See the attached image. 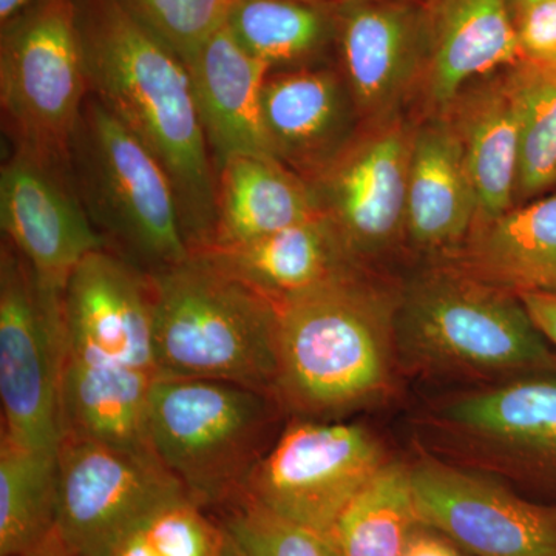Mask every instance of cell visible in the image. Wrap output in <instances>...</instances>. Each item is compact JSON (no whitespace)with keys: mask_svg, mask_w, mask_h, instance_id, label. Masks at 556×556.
<instances>
[{"mask_svg":"<svg viewBox=\"0 0 556 556\" xmlns=\"http://www.w3.org/2000/svg\"><path fill=\"white\" fill-rule=\"evenodd\" d=\"M456 266L517 295L556 294V197L475 226Z\"/></svg>","mask_w":556,"mask_h":556,"instance_id":"obj_25","label":"cell"},{"mask_svg":"<svg viewBox=\"0 0 556 556\" xmlns=\"http://www.w3.org/2000/svg\"><path fill=\"white\" fill-rule=\"evenodd\" d=\"M387 463L378 438L358 424L294 417L239 500L328 540L340 515Z\"/></svg>","mask_w":556,"mask_h":556,"instance_id":"obj_8","label":"cell"},{"mask_svg":"<svg viewBox=\"0 0 556 556\" xmlns=\"http://www.w3.org/2000/svg\"><path fill=\"white\" fill-rule=\"evenodd\" d=\"M506 80L519 124L517 197L529 199L556 182V67L521 60Z\"/></svg>","mask_w":556,"mask_h":556,"instance_id":"obj_29","label":"cell"},{"mask_svg":"<svg viewBox=\"0 0 556 556\" xmlns=\"http://www.w3.org/2000/svg\"><path fill=\"white\" fill-rule=\"evenodd\" d=\"M507 2L511 13H514V11L522 9V7L533 5V3L538 2H546V0H507Z\"/></svg>","mask_w":556,"mask_h":556,"instance_id":"obj_40","label":"cell"},{"mask_svg":"<svg viewBox=\"0 0 556 556\" xmlns=\"http://www.w3.org/2000/svg\"><path fill=\"white\" fill-rule=\"evenodd\" d=\"M417 515L475 556H556V508L466 467L424 457L412 466Z\"/></svg>","mask_w":556,"mask_h":556,"instance_id":"obj_13","label":"cell"},{"mask_svg":"<svg viewBox=\"0 0 556 556\" xmlns=\"http://www.w3.org/2000/svg\"><path fill=\"white\" fill-rule=\"evenodd\" d=\"M56 460L0 439V556L35 552L56 535Z\"/></svg>","mask_w":556,"mask_h":556,"instance_id":"obj_28","label":"cell"},{"mask_svg":"<svg viewBox=\"0 0 556 556\" xmlns=\"http://www.w3.org/2000/svg\"><path fill=\"white\" fill-rule=\"evenodd\" d=\"M219 522L249 556H338L327 538L248 501L223 508Z\"/></svg>","mask_w":556,"mask_h":556,"instance_id":"obj_31","label":"cell"},{"mask_svg":"<svg viewBox=\"0 0 556 556\" xmlns=\"http://www.w3.org/2000/svg\"><path fill=\"white\" fill-rule=\"evenodd\" d=\"M75 9L89 93L166 170L190 252L204 251L217 225V172L188 65L118 0H75Z\"/></svg>","mask_w":556,"mask_h":556,"instance_id":"obj_1","label":"cell"},{"mask_svg":"<svg viewBox=\"0 0 556 556\" xmlns=\"http://www.w3.org/2000/svg\"><path fill=\"white\" fill-rule=\"evenodd\" d=\"M442 115L455 129L478 199V225L514 208L519 124L506 75L464 90Z\"/></svg>","mask_w":556,"mask_h":556,"instance_id":"obj_24","label":"cell"},{"mask_svg":"<svg viewBox=\"0 0 556 556\" xmlns=\"http://www.w3.org/2000/svg\"><path fill=\"white\" fill-rule=\"evenodd\" d=\"M226 530V529H225ZM217 556H249L247 552L239 546L236 540L226 532L225 541L223 546L219 548Z\"/></svg>","mask_w":556,"mask_h":556,"instance_id":"obj_39","label":"cell"},{"mask_svg":"<svg viewBox=\"0 0 556 556\" xmlns=\"http://www.w3.org/2000/svg\"><path fill=\"white\" fill-rule=\"evenodd\" d=\"M146 30L166 43L188 64L193 54L222 27L232 0H118Z\"/></svg>","mask_w":556,"mask_h":556,"instance_id":"obj_30","label":"cell"},{"mask_svg":"<svg viewBox=\"0 0 556 556\" xmlns=\"http://www.w3.org/2000/svg\"><path fill=\"white\" fill-rule=\"evenodd\" d=\"M225 25L270 70L309 60L336 38L331 5L302 0H232Z\"/></svg>","mask_w":556,"mask_h":556,"instance_id":"obj_27","label":"cell"},{"mask_svg":"<svg viewBox=\"0 0 556 556\" xmlns=\"http://www.w3.org/2000/svg\"><path fill=\"white\" fill-rule=\"evenodd\" d=\"M0 223L39 283L60 291L87 255L108 249L76 192L70 164L22 146L0 172Z\"/></svg>","mask_w":556,"mask_h":556,"instance_id":"obj_14","label":"cell"},{"mask_svg":"<svg viewBox=\"0 0 556 556\" xmlns=\"http://www.w3.org/2000/svg\"><path fill=\"white\" fill-rule=\"evenodd\" d=\"M186 65L215 172L236 155L274 156L262 102L269 65L241 49L225 24Z\"/></svg>","mask_w":556,"mask_h":556,"instance_id":"obj_17","label":"cell"},{"mask_svg":"<svg viewBox=\"0 0 556 556\" xmlns=\"http://www.w3.org/2000/svg\"><path fill=\"white\" fill-rule=\"evenodd\" d=\"M155 376L124 367L61 338L60 407L62 438L155 456L150 445L149 396Z\"/></svg>","mask_w":556,"mask_h":556,"instance_id":"obj_18","label":"cell"},{"mask_svg":"<svg viewBox=\"0 0 556 556\" xmlns=\"http://www.w3.org/2000/svg\"><path fill=\"white\" fill-rule=\"evenodd\" d=\"M527 311L556 351V294H525L519 295Z\"/></svg>","mask_w":556,"mask_h":556,"instance_id":"obj_35","label":"cell"},{"mask_svg":"<svg viewBox=\"0 0 556 556\" xmlns=\"http://www.w3.org/2000/svg\"><path fill=\"white\" fill-rule=\"evenodd\" d=\"M331 10L354 104L365 115H387L426 76V5L419 0H334Z\"/></svg>","mask_w":556,"mask_h":556,"instance_id":"obj_16","label":"cell"},{"mask_svg":"<svg viewBox=\"0 0 556 556\" xmlns=\"http://www.w3.org/2000/svg\"><path fill=\"white\" fill-rule=\"evenodd\" d=\"M83 206L108 249L146 274L192 255L177 193L155 156L89 93L68 153Z\"/></svg>","mask_w":556,"mask_h":556,"instance_id":"obj_6","label":"cell"},{"mask_svg":"<svg viewBox=\"0 0 556 556\" xmlns=\"http://www.w3.org/2000/svg\"><path fill=\"white\" fill-rule=\"evenodd\" d=\"M477 223V192L463 146L441 115L413 135L405 232L416 247L441 251L463 243Z\"/></svg>","mask_w":556,"mask_h":556,"instance_id":"obj_21","label":"cell"},{"mask_svg":"<svg viewBox=\"0 0 556 556\" xmlns=\"http://www.w3.org/2000/svg\"><path fill=\"white\" fill-rule=\"evenodd\" d=\"M397 299L351 266L277 302L276 397L325 419L378 401L396 362Z\"/></svg>","mask_w":556,"mask_h":556,"instance_id":"obj_2","label":"cell"},{"mask_svg":"<svg viewBox=\"0 0 556 556\" xmlns=\"http://www.w3.org/2000/svg\"><path fill=\"white\" fill-rule=\"evenodd\" d=\"M511 16L521 60L556 67V0L522 7Z\"/></svg>","mask_w":556,"mask_h":556,"instance_id":"obj_33","label":"cell"},{"mask_svg":"<svg viewBox=\"0 0 556 556\" xmlns=\"http://www.w3.org/2000/svg\"><path fill=\"white\" fill-rule=\"evenodd\" d=\"M302 2L317 3V5H331L334 0H302Z\"/></svg>","mask_w":556,"mask_h":556,"instance_id":"obj_41","label":"cell"},{"mask_svg":"<svg viewBox=\"0 0 556 556\" xmlns=\"http://www.w3.org/2000/svg\"><path fill=\"white\" fill-rule=\"evenodd\" d=\"M274 394L207 379L156 378L149 396L150 445L190 500L225 508L280 434Z\"/></svg>","mask_w":556,"mask_h":556,"instance_id":"obj_5","label":"cell"},{"mask_svg":"<svg viewBox=\"0 0 556 556\" xmlns=\"http://www.w3.org/2000/svg\"><path fill=\"white\" fill-rule=\"evenodd\" d=\"M142 527L160 556H217L226 536L222 522L215 525L188 495L159 508Z\"/></svg>","mask_w":556,"mask_h":556,"instance_id":"obj_32","label":"cell"},{"mask_svg":"<svg viewBox=\"0 0 556 556\" xmlns=\"http://www.w3.org/2000/svg\"><path fill=\"white\" fill-rule=\"evenodd\" d=\"M430 28L428 100L442 113L471 80L521 61L507 0H424Z\"/></svg>","mask_w":556,"mask_h":556,"instance_id":"obj_19","label":"cell"},{"mask_svg":"<svg viewBox=\"0 0 556 556\" xmlns=\"http://www.w3.org/2000/svg\"><path fill=\"white\" fill-rule=\"evenodd\" d=\"M419 2H424V0H419Z\"/></svg>","mask_w":556,"mask_h":556,"instance_id":"obj_42","label":"cell"},{"mask_svg":"<svg viewBox=\"0 0 556 556\" xmlns=\"http://www.w3.org/2000/svg\"><path fill=\"white\" fill-rule=\"evenodd\" d=\"M150 277L159 378L222 380L276 396L273 300L200 254Z\"/></svg>","mask_w":556,"mask_h":556,"instance_id":"obj_4","label":"cell"},{"mask_svg":"<svg viewBox=\"0 0 556 556\" xmlns=\"http://www.w3.org/2000/svg\"><path fill=\"white\" fill-rule=\"evenodd\" d=\"M56 536L78 556H108L131 530L188 495L156 456L64 437L56 459Z\"/></svg>","mask_w":556,"mask_h":556,"instance_id":"obj_10","label":"cell"},{"mask_svg":"<svg viewBox=\"0 0 556 556\" xmlns=\"http://www.w3.org/2000/svg\"><path fill=\"white\" fill-rule=\"evenodd\" d=\"M108 556H160L146 535L144 527L138 526L121 538Z\"/></svg>","mask_w":556,"mask_h":556,"instance_id":"obj_36","label":"cell"},{"mask_svg":"<svg viewBox=\"0 0 556 556\" xmlns=\"http://www.w3.org/2000/svg\"><path fill=\"white\" fill-rule=\"evenodd\" d=\"M318 214L299 172L274 156L236 155L217 170V225L207 249L239 247Z\"/></svg>","mask_w":556,"mask_h":556,"instance_id":"obj_23","label":"cell"},{"mask_svg":"<svg viewBox=\"0 0 556 556\" xmlns=\"http://www.w3.org/2000/svg\"><path fill=\"white\" fill-rule=\"evenodd\" d=\"M329 70L269 75L263 89V123L274 156L309 178L343 146L350 100Z\"/></svg>","mask_w":556,"mask_h":556,"instance_id":"obj_20","label":"cell"},{"mask_svg":"<svg viewBox=\"0 0 556 556\" xmlns=\"http://www.w3.org/2000/svg\"><path fill=\"white\" fill-rule=\"evenodd\" d=\"M413 135L401 121H388L350 139L306 178L354 262L393 247L407 226Z\"/></svg>","mask_w":556,"mask_h":556,"instance_id":"obj_12","label":"cell"},{"mask_svg":"<svg viewBox=\"0 0 556 556\" xmlns=\"http://www.w3.org/2000/svg\"><path fill=\"white\" fill-rule=\"evenodd\" d=\"M402 556H464L455 543L441 535L437 530L422 526L417 529L415 535Z\"/></svg>","mask_w":556,"mask_h":556,"instance_id":"obj_34","label":"cell"},{"mask_svg":"<svg viewBox=\"0 0 556 556\" xmlns=\"http://www.w3.org/2000/svg\"><path fill=\"white\" fill-rule=\"evenodd\" d=\"M396 353L402 365L450 378L508 380L556 369V351L521 298L456 265L402 292Z\"/></svg>","mask_w":556,"mask_h":556,"instance_id":"obj_3","label":"cell"},{"mask_svg":"<svg viewBox=\"0 0 556 556\" xmlns=\"http://www.w3.org/2000/svg\"><path fill=\"white\" fill-rule=\"evenodd\" d=\"M22 556H78L73 554L72 551H68L64 544L61 543L60 538L54 535L51 538L49 543L43 544L42 547L36 548L35 552H30V554L22 555Z\"/></svg>","mask_w":556,"mask_h":556,"instance_id":"obj_38","label":"cell"},{"mask_svg":"<svg viewBox=\"0 0 556 556\" xmlns=\"http://www.w3.org/2000/svg\"><path fill=\"white\" fill-rule=\"evenodd\" d=\"M40 0H0V22H7Z\"/></svg>","mask_w":556,"mask_h":556,"instance_id":"obj_37","label":"cell"},{"mask_svg":"<svg viewBox=\"0 0 556 556\" xmlns=\"http://www.w3.org/2000/svg\"><path fill=\"white\" fill-rule=\"evenodd\" d=\"M437 420L471 463L556 500V369L455 397Z\"/></svg>","mask_w":556,"mask_h":556,"instance_id":"obj_11","label":"cell"},{"mask_svg":"<svg viewBox=\"0 0 556 556\" xmlns=\"http://www.w3.org/2000/svg\"><path fill=\"white\" fill-rule=\"evenodd\" d=\"M87 97L75 0H40L3 22L0 102L16 146L68 163Z\"/></svg>","mask_w":556,"mask_h":556,"instance_id":"obj_7","label":"cell"},{"mask_svg":"<svg viewBox=\"0 0 556 556\" xmlns=\"http://www.w3.org/2000/svg\"><path fill=\"white\" fill-rule=\"evenodd\" d=\"M419 527L412 466L388 460L340 515L328 541L338 556H402Z\"/></svg>","mask_w":556,"mask_h":556,"instance_id":"obj_26","label":"cell"},{"mask_svg":"<svg viewBox=\"0 0 556 556\" xmlns=\"http://www.w3.org/2000/svg\"><path fill=\"white\" fill-rule=\"evenodd\" d=\"M274 303L357 266L325 215L239 247L195 252Z\"/></svg>","mask_w":556,"mask_h":556,"instance_id":"obj_22","label":"cell"},{"mask_svg":"<svg viewBox=\"0 0 556 556\" xmlns=\"http://www.w3.org/2000/svg\"><path fill=\"white\" fill-rule=\"evenodd\" d=\"M60 289L42 287L9 241L0 254V399L2 433L21 447L58 459Z\"/></svg>","mask_w":556,"mask_h":556,"instance_id":"obj_9","label":"cell"},{"mask_svg":"<svg viewBox=\"0 0 556 556\" xmlns=\"http://www.w3.org/2000/svg\"><path fill=\"white\" fill-rule=\"evenodd\" d=\"M61 338L159 378L152 277L110 249L87 255L61 291Z\"/></svg>","mask_w":556,"mask_h":556,"instance_id":"obj_15","label":"cell"}]
</instances>
